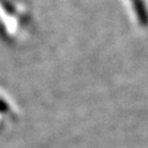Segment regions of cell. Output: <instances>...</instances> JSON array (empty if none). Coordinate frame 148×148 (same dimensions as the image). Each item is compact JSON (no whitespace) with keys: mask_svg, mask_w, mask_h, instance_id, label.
I'll use <instances>...</instances> for the list:
<instances>
[{"mask_svg":"<svg viewBox=\"0 0 148 148\" xmlns=\"http://www.w3.org/2000/svg\"><path fill=\"white\" fill-rule=\"evenodd\" d=\"M16 119V112L10 102L5 97L0 95V131L3 130L7 124L12 123Z\"/></svg>","mask_w":148,"mask_h":148,"instance_id":"6da1fadb","label":"cell"}]
</instances>
